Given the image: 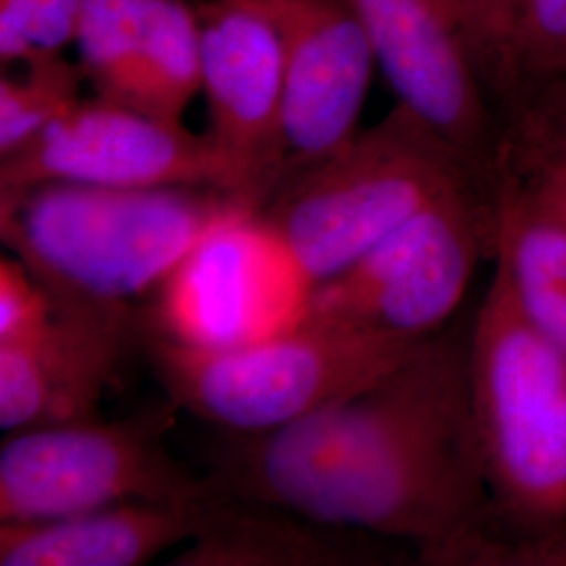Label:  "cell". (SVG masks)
I'll list each match as a JSON object with an SVG mask.
<instances>
[{"mask_svg":"<svg viewBox=\"0 0 566 566\" xmlns=\"http://www.w3.org/2000/svg\"><path fill=\"white\" fill-rule=\"evenodd\" d=\"M254 210L223 189L42 182L0 191V238L61 311L139 317L212 231Z\"/></svg>","mask_w":566,"mask_h":566,"instance_id":"1","label":"cell"},{"mask_svg":"<svg viewBox=\"0 0 566 566\" xmlns=\"http://www.w3.org/2000/svg\"><path fill=\"white\" fill-rule=\"evenodd\" d=\"M470 397L486 483L525 563H566V353L528 324L495 264L470 325Z\"/></svg>","mask_w":566,"mask_h":566,"instance_id":"2","label":"cell"},{"mask_svg":"<svg viewBox=\"0 0 566 566\" xmlns=\"http://www.w3.org/2000/svg\"><path fill=\"white\" fill-rule=\"evenodd\" d=\"M271 504L407 544L422 565L523 558L489 491L472 397L355 464L287 486Z\"/></svg>","mask_w":566,"mask_h":566,"instance_id":"3","label":"cell"},{"mask_svg":"<svg viewBox=\"0 0 566 566\" xmlns=\"http://www.w3.org/2000/svg\"><path fill=\"white\" fill-rule=\"evenodd\" d=\"M497 196L424 120L397 105L324 163L283 179L256 210L308 290L453 193Z\"/></svg>","mask_w":566,"mask_h":566,"instance_id":"4","label":"cell"},{"mask_svg":"<svg viewBox=\"0 0 566 566\" xmlns=\"http://www.w3.org/2000/svg\"><path fill=\"white\" fill-rule=\"evenodd\" d=\"M168 401L229 432H264L355 395L424 340L298 322L273 336L202 346L139 327Z\"/></svg>","mask_w":566,"mask_h":566,"instance_id":"5","label":"cell"},{"mask_svg":"<svg viewBox=\"0 0 566 566\" xmlns=\"http://www.w3.org/2000/svg\"><path fill=\"white\" fill-rule=\"evenodd\" d=\"M495 250V198L468 189L430 203L340 275L317 283L303 322L399 340L443 329L481 256Z\"/></svg>","mask_w":566,"mask_h":566,"instance_id":"6","label":"cell"},{"mask_svg":"<svg viewBox=\"0 0 566 566\" xmlns=\"http://www.w3.org/2000/svg\"><path fill=\"white\" fill-rule=\"evenodd\" d=\"M175 405L145 407L116 422L30 428L0 447V523H30L122 502L193 504L203 474L168 449Z\"/></svg>","mask_w":566,"mask_h":566,"instance_id":"7","label":"cell"},{"mask_svg":"<svg viewBox=\"0 0 566 566\" xmlns=\"http://www.w3.org/2000/svg\"><path fill=\"white\" fill-rule=\"evenodd\" d=\"M42 182L223 189L259 206L245 170L208 133L196 135L182 122L160 120L102 97L78 103L0 158V191Z\"/></svg>","mask_w":566,"mask_h":566,"instance_id":"8","label":"cell"},{"mask_svg":"<svg viewBox=\"0 0 566 566\" xmlns=\"http://www.w3.org/2000/svg\"><path fill=\"white\" fill-rule=\"evenodd\" d=\"M306 294L254 210L212 231L170 273L139 327L202 346L250 343L298 324Z\"/></svg>","mask_w":566,"mask_h":566,"instance_id":"9","label":"cell"},{"mask_svg":"<svg viewBox=\"0 0 566 566\" xmlns=\"http://www.w3.org/2000/svg\"><path fill=\"white\" fill-rule=\"evenodd\" d=\"M361 21L399 103L424 120L493 189L506 124L464 41L426 0H343Z\"/></svg>","mask_w":566,"mask_h":566,"instance_id":"10","label":"cell"},{"mask_svg":"<svg viewBox=\"0 0 566 566\" xmlns=\"http://www.w3.org/2000/svg\"><path fill=\"white\" fill-rule=\"evenodd\" d=\"M254 7L282 39V182L353 142L378 61L343 0H263Z\"/></svg>","mask_w":566,"mask_h":566,"instance_id":"11","label":"cell"},{"mask_svg":"<svg viewBox=\"0 0 566 566\" xmlns=\"http://www.w3.org/2000/svg\"><path fill=\"white\" fill-rule=\"evenodd\" d=\"M196 11L208 135L245 170L261 208L283 168L282 39L254 4L214 0Z\"/></svg>","mask_w":566,"mask_h":566,"instance_id":"12","label":"cell"},{"mask_svg":"<svg viewBox=\"0 0 566 566\" xmlns=\"http://www.w3.org/2000/svg\"><path fill=\"white\" fill-rule=\"evenodd\" d=\"M139 338V317L53 315L0 343V426L4 432L99 420L105 390Z\"/></svg>","mask_w":566,"mask_h":566,"instance_id":"13","label":"cell"},{"mask_svg":"<svg viewBox=\"0 0 566 566\" xmlns=\"http://www.w3.org/2000/svg\"><path fill=\"white\" fill-rule=\"evenodd\" d=\"M193 502L196 533L172 566H365L392 556L376 535L210 485Z\"/></svg>","mask_w":566,"mask_h":566,"instance_id":"14","label":"cell"},{"mask_svg":"<svg viewBox=\"0 0 566 566\" xmlns=\"http://www.w3.org/2000/svg\"><path fill=\"white\" fill-rule=\"evenodd\" d=\"M193 504L122 502L67 516L0 523V566H139L185 546Z\"/></svg>","mask_w":566,"mask_h":566,"instance_id":"15","label":"cell"},{"mask_svg":"<svg viewBox=\"0 0 566 566\" xmlns=\"http://www.w3.org/2000/svg\"><path fill=\"white\" fill-rule=\"evenodd\" d=\"M493 259L528 324L566 353V224L506 172L495 196Z\"/></svg>","mask_w":566,"mask_h":566,"instance_id":"16","label":"cell"},{"mask_svg":"<svg viewBox=\"0 0 566 566\" xmlns=\"http://www.w3.org/2000/svg\"><path fill=\"white\" fill-rule=\"evenodd\" d=\"M202 91L198 11L187 0H151L142 57L122 105L160 120L182 122Z\"/></svg>","mask_w":566,"mask_h":566,"instance_id":"17","label":"cell"},{"mask_svg":"<svg viewBox=\"0 0 566 566\" xmlns=\"http://www.w3.org/2000/svg\"><path fill=\"white\" fill-rule=\"evenodd\" d=\"M151 0H84L74 44L97 97L120 103L142 57Z\"/></svg>","mask_w":566,"mask_h":566,"instance_id":"18","label":"cell"},{"mask_svg":"<svg viewBox=\"0 0 566 566\" xmlns=\"http://www.w3.org/2000/svg\"><path fill=\"white\" fill-rule=\"evenodd\" d=\"M81 65L63 55L23 65L0 78V158L32 142L46 126L72 112L81 99Z\"/></svg>","mask_w":566,"mask_h":566,"instance_id":"19","label":"cell"},{"mask_svg":"<svg viewBox=\"0 0 566 566\" xmlns=\"http://www.w3.org/2000/svg\"><path fill=\"white\" fill-rule=\"evenodd\" d=\"M525 0H462V41L493 105L506 118L514 102L512 46Z\"/></svg>","mask_w":566,"mask_h":566,"instance_id":"20","label":"cell"},{"mask_svg":"<svg viewBox=\"0 0 566 566\" xmlns=\"http://www.w3.org/2000/svg\"><path fill=\"white\" fill-rule=\"evenodd\" d=\"M84 0H0L2 70L63 55L76 39Z\"/></svg>","mask_w":566,"mask_h":566,"instance_id":"21","label":"cell"},{"mask_svg":"<svg viewBox=\"0 0 566 566\" xmlns=\"http://www.w3.org/2000/svg\"><path fill=\"white\" fill-rule=\"evenodd\" d=\"M512 105L528 88L566 78V0L523 2L512 46Z\"/></svg>","mask_w":566,"mask_h":566,"instance_id":"22","label":"cell"},{"mask_svg":"<svg viewBox=\"0 0 566 566\" xmlns=\"http://www.w3.org/2000/svg\"><path fill=\"white\" fill-rule=\"evenodd\" d=\"M504 158L566 166V78L528 88L512 105Z\"/></svg>","mask_w":566,"mask_h":566,"instance_id":"23","label":"cell"},{"mask_svg":"<svg viewBox=\"0 0 566 566\" xmlns=\"http://www.w3.org/2000/svg\"><path fill=\"white\" fill-rule=\"evenodd\" d=\"M55 311L53 298L13 256L0 259V343L20 338L44 324Z\"/></svg>","mask_w":566,"mask_h":566,"instance_id":"24","label":"cell"},{"mask_svg":"<svg viewBox=\"0 0 566 566\" xmlns=\"http://www.w3.org/2000/svg\"><path fill=\"white\" fill-rule=\"evenodd\" d=\"M502 172L512 177L535 202L566 224V166L504 158Z\"/></svg>","mask_w":566,"mask_h":566,"instance_id":"25","label":"cell"},{"mask_svg":"<svg viewBox=\"0 0 566 566\" xmlns=\"http://www.w3.org/2000/svg\"><path fill=\"white\" fill-rule=\"evenodd\" d=\"M443 20L451 30H455L462 39V15H464V7L462 0H426Z\"/></svg>","mask_w":566,"mask_h":566,"instance_id":"26","label":"cell"},{"mask_svg":"<svg viewBox=\"0 0 566 566\" xmlns=\"http://www.w3.org/2000/svg\"><path fill=\"white\" fill-rule=\"evenodd\" d=\"M229 2H243V4H254V2H263V0H229Z\"/></svg>","mask_w":566,"mask_h":566,"instance_id":"27","label":"cell"}]
</instances>
